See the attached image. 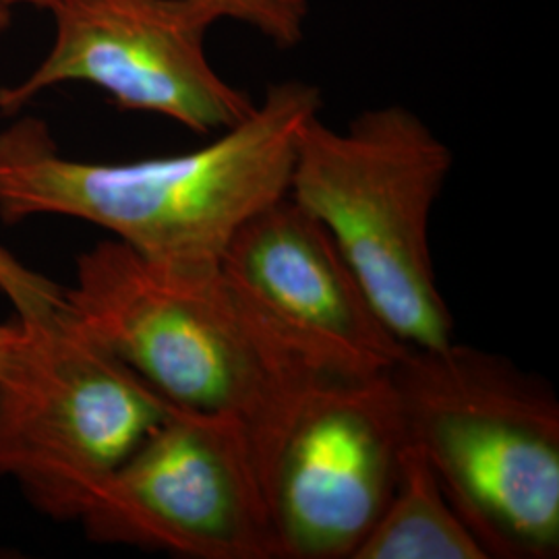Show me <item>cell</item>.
I'll list each match as a JSON object with an SVG mask.
<instances>
[{"label": "cell", "instance_id": "1", "mask_svg": "<svg viewBox=\"0 0 559 559\" xmlns=\"http://www.w3.org/2000/svg\"><path fill=\"white\" fill-rule=\"evenodd\" d=\"M321 106L318 85L278 81L200 150L127 164L64 158L44 120L21 117L0 131V221L67 216L150 260L221 263L240 226L288 195L300 131Z\"/></svg>", "mask_w": 559, "mask_h": 559}, {"label": "cell", "instance_id": "2", "mask_svg": "<svg viewBox=\"0 0 559 559\" xmlns=\"http://www.w3.org/2000/svg\"><path fill=\"white\" fill-rule=\"evenodd\" d=\"M415 443L487 559L559 554V402L512 360L408 348L390 371Z\"/></svg>", "mask_w": 559, "mask_h": 559}, {"label": "cell", "instance_id": "3", "mask_svg": "<svg viewBox=\"0 0 559 559\" xmlns=\"http://www.w3.org/2000/svg\"><path fill=\"white\" fill-rule=\"evenodd\" d=\"M69 313L164 399L247 429L320 373L228 282L221 263L145 258L117 239L78 258Z\"/></svg>", "mask_w": 559, "mask_h": 559}, {"label": "cell", "instance_id": "4", "mask_svg": "<svg viewBox=\"0 0 559 559\" xmlns=\"http://www.w3.org/2000/svg\"><path fill=\"white\" fill-rule=\"evenodd\" d=\"M454 154L413 110L388 104L332 129L300 131L288 195L338 245L392 334L408 348L454 342L440 293L429 221Z\"/></svg>", "mask_w": 559, "mask_h": 559}, {"label": "cell", "instance_id": "5", "mask_svg": "<svg viewBox=\"0 0 559 559\" xmlns=\"http://www.w3.org/2000/svg\"><path fill=\"white\" fill-rule=\"evenodd\" d=\"M0 373V477L52 520H80L110 475L173 411L64 307L21 320Z\"/></svg>", "mask_w": 559, "mask_h": 559}, {"label": "cell", "instance_id": "6", "mask_svg": "<svg viewBox=\"0 0 559 559\" xmlns=\"http://www.w3.org/2000/svg\"><path fill=\"white\" fill-rule=\"evenodd\" d=\"M247 431L276 559H355L406 445L390 371L311 376Z\"/></svg>", "mask_w": 559, "mask_h": 559}, {"label": "cell", "instance_id": "7", "mask_svg": "<svg viewBox=\"0 0 559 559\" xmlns=\"http://www.w3.org/2000/svg\"><path fill=\"white\" fill-rule=\"evenodd\" d=\"M87 537L191 559H276L249 431L173 406L102 485Z\"/></svg>", "mask_w": 559, "mask_h": 559}, {"label": "cell", "instance_id": "8", "mask_svg": "<svg viewBox=\"0 0 559 559\" xmlns=\"http://www.w3.org/2000/svg\"><path fill=\"white\" fill-rule=\"evenodd\" d=\"M55 44L38 69L0 87V112L17 115L44 90L87 83L122 110L156 112L193 133H222L255 108L221 78L205 40L221 21L198 0H55Z\"/></svg>", "mask_w": 559, "mask_h": 559}, {"label": "cell", "instance_id": "9", "mask_svg": "<svg viewBox=\"0 0 559 559\" xmlns=\"http://www.w3.org/2000/svg\"><path fill=\"white\" fill-rule=\"evenodd\" d=\"M222 272L311 369L369 378L408 350L381 320L325 226L290 195L237 230Z\"/></svg>", "mask_w": 559, "mask_h": 559}, {"label": "cell", "instance_id": "10", "mask_svg": "<svg viewBox=\"0 0 559 559\" xmlns=\"http://www.w3.org/2000/svg\"><path fill=\"white\" fill-rule=\"evenodd\" d=\"M355 559H487L427 459L406 440L399 479Z\"/></svg>", "mask_w": 559, "mask_h": 559}, {"label": "cell", "instance_id": "11", "mask_svg": "<svg viewBox=\"0 0 559 559\" xmlns=\"http://www.w3.org/2000/svg\"><path fill=\"white\" fill-rule=\"evenodd\" d=\"M222 20L253 27L282 50L299 46L309 20L307 0H198Z\"/></svg>", "mask_w": 559, "mask_h": 559}, {"label": "cell", "instance_id": "12", "mask_svg": "<svg viewBox=\"0 0 559 559\" xmlns=\"http://www.w3.org/2000/svg\"><path fill=\"white\" fill-rule=\"evenodd\" d=\"M0 290L13 302L20 320H40L64 307V288L25 267L0 245Z\"/></svg>", "mask_w": 559, "mask_h": 559}, {"label": "cell", "instance_id": "13", "mask_svg": "<svg viewBox=\"0 0 559 559\" xmlns=\"http://www.w3.org/2000/svg\"><path fill=\"white\" fill-rule=\"evenodd\" d=\"M23 336V323L20 318L9 323H0V373L7 369L9 360L13 359Z\"/></svg>", "mask_w": 559, "mask_h": 559}, {"label": "cell", "instance_id": "14", "mask_svg": "<svg viewBox=\"0 0 559 559\" xmlns=\"http://www.w3.org/2000/svg\"><path fill=\"white\" fill-rule=\"evenodd\" d=\"M0 2H4L7 7H15V4H32V7H40V9H48L55 0H0Z\"/></svg>", "mask_w": 559, "mask_h": 559}, {"label": "cell", "instance_id": "15", "mask_svg": "<svg viewBox=\"0 0 559 559\" xmlns=\"http://www.w3.org/2000/svg\"><path fill=\"white\" fill-rule=\"evenodd\" d=\"M11 25V7L0 2V34Z\"/></svg>", "mask_w": 559, "mask_h": 559}]
</instances>
